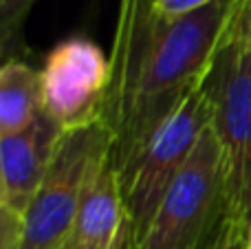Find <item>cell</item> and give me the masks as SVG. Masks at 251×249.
<instances>
[{"mask_svg": "<svg viewBox=\"0 0 251 249\" xmlns=\"http://www.w3.org/2000/svg\"><path fill=\"white\" fill-rule=\"evenodd\" d=\"M35 0H0V55L2 62L18 57L25 49L22 29Z\"/></svg>", "mask_w": 251, "mask_h": 249, "instance_id": "cell-10", "label": "cell"}, {"mask_svg": "<svg viewBox=\"0 0 251 249\" xmlns=\"http://www.w3.org/2000/svg\"><path fill=\"white\" fill-rule=\"evenodd\" d=\"M212 124V101L205 88V77L176 106L168 122L161 126L132 176L124 185V241L122 249H139L163 203L165 194L187 159L192 157L205 128Z\"/></svg>", "mask_w": 251, "mask_h": 249, "instance_id": "cell-3", "label": "cell"}, {"mask_svg": "<svg viewBox=\"0 0 251 249\" xmlns=\"http://www.w3.org/2000/svg\"><path fill=\"white\" fill-rule=\"evenodd\" d=\"M64 249H69V247H64Z\"/></svg>", "mask_w": 251, "mask_h": 249, "instance_id": "cell-14", "label": "cell"}, {"mask_svg": "<svg viewBox=\"0 0 251 249\" xmlns=\"http://www.w3.org/2000/svg\"><path fill=\"white\" fill-rule=\"evenodd\" d=\"M231 223L251 229V0H236L205 75Z\"/></svg>", "mask_w": 251, "mask_h": 249, "instance_id": "cell-2", "label": "cell"}, {"mask_svg": "<svg viewBox=\"0 0 251 249\" xmlns=\"http://www.w3.org/2000/svg\"><path fill=\"white\" fill-rule=\"evenodd\" d=\"M205 249H249V234L227 219L223 229L205 245Z\"/></svg>", "mask_w": 251, "mask_h": 249, "instance_id": "cell-11", "label": "cell"}, {"mask_svg": "<svg viewBox=\"0 0 251 249\" xmlns=\"http://www.w3.org/2000/svg\"><path fill=\"white\" fill-rule=\"evenodd\" d=\"M249 249H251V229H249Z\"/></svg>", "mask_w": 251, "mask_h": 249, "instance_id": "cell-13", "label": "cell"}, {"mask_svg": "<svg viewBox=\"0 0 251 249\" xmlns=\"http://www.w3.org/2000/svg\"><path fill=\"white\" fill-rule=\"evenodd\" d=\"M234 2L212 0L178 18L154 13L137 110L128 130L110 144L122 190L161 126L207 75Z\"/></svg>", "mask_w": 251, "mask_h": 249, "instance_id": "cell-1", "label": "cell"}, {"mask_svg": "<svg viewBox=\"0 0 251 249\" xmlns=\"http://www.w3.org/2000/svg\"><path fill=\"white\" fill-rule=\"evenodd\" d=\"M42 75V113L62 130L101 122L110 57L88 38H69L49 51Z\"/></svg>", "mask_w": 251, "mask_h": 249, "instance_id": "cell-6", "label": "cell"}, {"mask_svg": "<svg viewBox=\"0 0 251 249\" xmlns=\"http://www.w3.org/2000/svg\"><path fill=\"white\" fill-rule=\"evenodd\" d=\"M62 132L42 113L31 128L0 137V249H18L22 221L47 176Z\"/></svg>", "mask_w": 251, "mask_h": 249, "instance_id": "cell-7", "label": "cell"}, {"mask_svg": "<svg viewBox=\"0 0 251 249\" xmlns=\"http://www.w3.org/2000/svg\"><path fill=\"white\" fill-rule=\"evenodd\" d=\"M212 0H154V9L165 18H178L209 4Z\"/></svg>", "mask_w": 251, "mask_h": 249, "instance_id": "cell-12", "label": "cell"}, {"mask_svg": "<svg viewBox=\"0 0 251 249\" xmlns=\"http://www.w3.org/2000/svg\"><path fill=\"white\" fill-rule=\"evenodd\" d=\"M124 219V192L108 150L91 172L69 249H122Z\"/></svg>", "mask_w": 251, "mask_h": 249, "instance_id": "cell-8", "label": "cell"}, {"mask_svg": "<svg viewBox=\"0 0 251 249\" xmlns=\"http://www.w3.org/2000/svg\"><path fill=\"white\" fill-rule=\"evenodd\" d=\"M110 144V130L101 122L62 132L47 176L22 221L18 249L69 247L91 172Z\"/></svg>", "mask_w": 251, "mask_h": 249, "instance_id": "cell-4", "label": "cell"}, {"mask_svg": "<svg viewBox=\"0 0 251 249\" xmlns=\"http://www.w3.org/2000/svg\"><path fill=\"white\" fill-rule=\"evenodd\" d=\"M42 115V75L26 62L7 60L0 66V137L33 126Z\"/></svg>", "mask_w": 251, "mask_h": 249, "instance_id": "cell-9", "label": "cell"}, {"mask_svg": "<svg viewBox=\"0 0 251 249\" xmlns=\"http://www.w3.org/2000/svg\"><path fill=\"white\" fill-rule=\"evenodd\" d=\"M227 219L223 154L209 124L165 194L139 249H205Z\"/></svg>", "mask_w": 251, "mask_h": 249, "instance_id": "cell-5", "label": "cell"}]
</instances>
